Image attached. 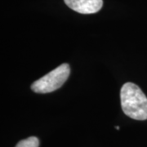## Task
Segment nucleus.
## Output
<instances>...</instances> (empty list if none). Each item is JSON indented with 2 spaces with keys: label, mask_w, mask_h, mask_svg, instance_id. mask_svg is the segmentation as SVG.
<instances>
[{
  "label": "nucleus",
  "mask_w": 147,
  "mask_h": 147,
  "mask_svg": "<svg viewBox=\"0 0 147 147\" xmlns=\"http://www.w3.org/2000/svg\"><path fill=\"white\" fill-rule=\"evenodd\" d=\"M120 99L122 109L127 116L136 120L147 119V97L137 85L132 83L123 84Z\"/></svg>",
  "instance_id": "obj_1"
},
{
  "label": "nucleus",
  "mask_w": 147,
  "mask_h": 147,
  "mask_svg": "<svg viewBox=\"0 0 147 147\" xmlns=\"http://www.w3.org/2000/svg\"><path fill=\"white\" fill-rule=\"evenodd\" d=\"M70 73L68 64L64 63L38 79L31 85V89L36 93H48L60 88L67 80Z\"/></svg>",
  "instance_id": "obj_2"
},
{
  "label": "nucleus",
  "mask_w": 147,
  "mask_h": 147,
  "mask_svg": "<svg viewBox=\"0 0 147 147\" xmlns=\"http://www.w3.org/2000/svg\"><path fill=\"white\" fill-rule=\"evenodd\" d=\"M69 8L81 14H92L101 9L102 0H64Z\"/></svg>",
  "instance_id": "obj_3"
},
{
  "label": "nucleus",
  "mask_w": 147,
  "mask_h": 147,
  "mask_svg": "<svg viewBox=\"0 0 147 147\" xmlns=\"http://www.w3.org/2000/svg\"><path fill=\"white\" fill-rule=\"evenodd\" d=\"M39 141L35 137H30L17 143L16 147H38Z\"/></svg>",
  "instance_id": "obj_4"
},
{
  "label": "nucleus",
  "mask_w": 147,
  "mask_h": 147,
  "mask_svg": "<svg viewBox=\"0 0 147 147\" xmlns=\"http://www.w3.org/2000/svg\"><path fill=\"white\" fill-rule=\"evenodd\" d=\"M115 128L117 129V130H119V127H118V126L115 127Z\"/></svg>",
  "instance_id": "obj_5"
}]
</instances>
